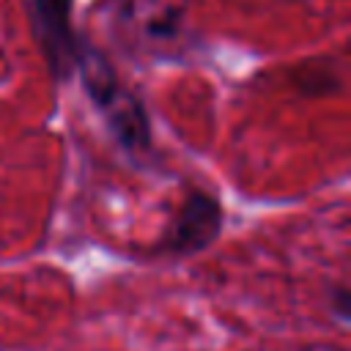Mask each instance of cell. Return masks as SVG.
<instances>
[{
  "label": "cell",
  "instance_id": "obj_1",
  "mask_svg": "<svg viewBox=\"0 0 351 351\" xmlns=\"http://www.w3.org/2000/svg\"><path fill=\"white\" fill-rule=\"evenodd\" d=\"M85 93L90 96V101L101 110V115L107 118L115 140L137 154L145 151L151 145V123L148 115L140 104V99L118 80L112 63L104 58V52H99L93 44H88L82 38L80 47V58H77V69Z\"/></svg>",
  "mask_w": 351,
  "mask_h": 351
},
{
  "label": "cell",
  "instance_id": "obj_2",
  "mask_svg": "<svg viewBox=\"0 0 351 351\" xmlns=\"http://www.w3.org/2000/svg\"><path fill=\"white\" fill-rule=\"evenodd\" d=\"M222 230V206L214 195L203 189H192L184 203L176 208L173 222L165 228L156 241L159 255H195L217 241Z\"/></svg>",
  "mask_w": 351,
  "mask_h": 351
},
{
  "label": "cell",
  "instance_id": "obj_3",
  "mask_svg": "<svg viewBox=\"0 0 351 351\" xmlns=\"http://www.w3.org/2000/svg\"><path fill=\"white\" fill-rule=\"evenodd\" d=\"M74 0H33V30L49 74L55 80H69L77 69L82 38L71 25Z\"/></svg>",
  "mask_w": 351,
  "mask_h": 351
},
{
  "label": "cell",
  "instance_id": "obj_4",
  "mask_svg": "<svg viewBox=\"0 0 351 351\" xmlns=\"http://www.w3.org/2000/svg\"><path fill=\"white\" fill-rule=\"evenodd\" d=\"M332 302H335V307H337V318L346 321V318H348V288H346V285H337Z\"/></svg>",
  "mask_w": 351,
  "mask_h": 351
}]
</instances>
